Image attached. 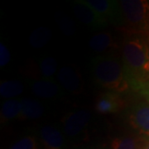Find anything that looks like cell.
Segmentation results:
<instances>
[{
    "label": "cell",
    "mask_w": 149,
    "mask_h": 149,
    "mask_svg": "<svg viewBox=\"0 0 149 149\" xmlns=\"http://www.w3.org/2000/svg\"><path fill=\"white\" fill-rule=\"evenodd\" d=\"M91 73L96 84L110 91L120 94L131 86L124 65L113 56H99L92 59Z\"/></svg>",
    "instance_id": "cell-1"
},
{
    "label": "cell",
    "mask_w": 149,
    "mask_h": 149,
    "mask_svg": "<svg viewBox=\"0 0 149 149\" xmlns=\"http://www.w3.org/2000/svg\"><path fill=\"white\" fill-rule=\"evenodd\" d=\"M123 63L128 72L131 85L140 88L143 77L149 74V47L139 37L128 38L123 46Z\"/></svg>",
    "instance_id": "cell-2"
},
{
    "label": "cell",
    "mask_w": 149,
    "mask_h": 149,
    "mask_svg": "<svg viewBox=\"0 0 149 149\" xmlns=\"http://www.w3.org/2000/svg\"><path fill=\"white\" fill-rule=\"evenodd\" d=\"M125 27L129 32H149V2L145 0L119 1Z\"/></svg>",
    "instance_id": "cell-3"
},
{
    "label": "cell",
    "mask_w": 149,
    "mask_h": 149,
    "mask_svg": "<svg viewBox=\"0 0 149 149\" xmlns=\"http://www.w3.org/2000/svg\"><path fill=\"white\" fill-rule=\"evenodd\" d=\"M91 119V113L86 109L70 112L62 119V131L70 139H78L85 134Z\"/></svg>",
    "instance_id": "cell-4"
},
{
    "label": "cell",
    "mask_w": 149,
    "mask_h": 149,
    "mask_svg": "<svg viewBox=\"0 0 149 149\" xmlns=\"http://www.w3.org/2000/svg\"><path fill=\"white\" fill-rule=\"evenodd\" d=\"M84 3L104 17L109 23L123 27V16L120 3L115 0H83Z\"/></svg>",
    "instance_id": "cell-5"
},
{
    "label": "cell",
    "mask_w": 149,
    "mask_h": 149,
    "mask_svg": "<svg viewBox=\"0 0 149 149\" xmlns=\"http://www.w3.org/2000/svg\"><path fill=\"white\" fill-rule=\"evenodd\" d=\"M71 7L75 17L86 27L93 29H102L106 27L109 24L104 17L85 3L83 0L74 1Z\"/></svg>",
    "instance_id": "cell-6"
},
{
    "label": "cell",
    "mask_w": 149,
    "mask_h": 149,
    "mask_svg": "<svg viewBox=\"0 0 149 149\" xmlns=\"http://www.w3.org/2000/svg\"><path fill=\"white\" fill-rule=\"evenodd\" d=\"M130 125L139 133L149 137V103L141 101L135 104L128 113Z\"/></svg>",
    "instance_id": "cell-7"
},
{
    "label": "cell",
    "mask_w": 149,
    "mask_h": 149,
    "mask_svg": "<svg viewBox=\"0 0 149 149\" xmlns=\"http://www.w3.org/2000/svg\"><path fill=\"white\" fill-rule=\"evenodd\" d=\"M56 78L60 85L71 94H80L83 90V80L80 73L70 66L59 69Z\"/></svg>",
    "instance_id": "cell-8"
},
{
    "label": "cell",
    "mask_w": 149,
    "mask_h": 149,
    "mask_svg": "<svg viewBox=\"0 0 149 149\" xmlns=\"http://www.w3.org/2000/svg\"><path fill=\"white\" fill-rule=\"evenodd\" d=\"M123 100L118 93L109 91L101 94L95 102V110L101 114L114 113L120 111L123 107Z\"/></svg>",
    "instance_id": "cell-9"
},
{
    "label": "cell",
    "mask_w": 149,
    "mask_h": 149,
    "mask_svg": "<svg viewBox=\"0 0 149 149\" xmlns=\"http://www.w3.org/2000/svg\"><path fill=\"white\" fill-rule=\"evenodd\" d=\"M30 90L38 98L50 100L61 95V86L54 80H37L30 83Z\"/></svg>",
    "instance_id": "cell-10"
},
{
    "label": "cell",
    "mask_w": 149,
    "mask_h": 149,
    "mask_svg": "<svg viewBox=\"0 0 149 149\" xmlns=\"http://www.w3.org/2000/svg\"><path fill=\"white\" fill-rule=\"evenodd\" d=\"M44 149H63L65 139L63 133L53 125H45L39 131Z\"/></svg>",
    "instance_id": "cell-11"
},
{
    "label": "cell",
    "mask_w": 149,
    "mask_h": 149,
    "mask_svg": "<svg viewBox=\"0 0 149 149\" xmlns=\"http://www.w3.org/2000/svg\"><path fill=\"white\" fill-rule=\"evenodd\" d=\"M44 111L45 109L41 102L29 98L22 99L21 119L33 120L40 118L43 115Z\"/></svg>",
    "instance_id": "cell-12"
},
{
    "label": "cell",
    "mask_w": 149,
    "mask_h": 149,
    "mask_svg": "<svg viewBox=\"0 0 149 149\" xmlns=\"http://www.w3.org/2000/svg\"><path fill=\"white\" fill-rule=\"evenodd\" d=\"M22 99H12L6 100L1 109L2 123L8 122L21 117Z\"/></svg>",
    "instance_id": "cell-13"
},
{
    "label": "cell",
    "mask_w": 149,
    "mask_h": 149,
    "mask_svg": "<svg viewBox=\"0 0 149 149\" xmlns=\"http://www.w3.org/2000/svg\"><path fill=\"white\" fill-rule=\"evenodd\" d=\"M113 39L111 33L102 32L95 34L89 41V47L92 51L102 52L113 46Z\"/></svg>",
    "instance_id": "cell-14"
},
{
    "label": "cell",
    "mask_w": 149,
    "mask_h": 149,
    "mask_svg": "<svg viewBox=\"0 0 149 149\" xmlns=\"http://www.w3.org/2000/svg\"><path fill=\"white\" fill-rule=\"evenodd\" d=\"M24 91V86L18 80H4L0 84V95L3 98L12 100L21 95Z\"/></svg>",
    "instance_id": "cell-15"
},
{
    "label": "cell",
    "mask_w": 149,
    "mask_h": 149,
    "mask_svg": "<svg viewBox=\"0 0 149 149\" xmlns=\"http://www.w3.org/2000/svg\"><path fill=\"white\" fill-rule=\"evenodd\" d=\"M52 38L51 30L46 27H37L29 37V44L33 48H42L47 46Z\"/></svg>",
    "instance_id": "cell-16"
},
{
    "label": "cell",
    "mask_w": 149,
    "mask_h": 149,
    "mask_svg": "<svg viewBox=\"0 0 149 149\" xmlns=\"http://www.w3.org/2000/svg\"><path fill=\"white\" fill-rule=\"evenodd\" d=\"M58 63L53 56H45L39 61V71L46 80H52L58 72Z\"/></svg>",
    "instance_id": "cell-17"
},
{
    "label": "cell",
    "mask_w": 149,
    "mask_h": 149,
    "mask_svg": "<svg viewBox=\"0 0 149 149\" xmlns=\"http://www.w3.org/2000/svg\"><path fill=\"white\" fill-rule=\"evenodd\" d=\"M139 142L131 135H123L112 140L111 149H138Z\"/></svg>",
    "instance_id": "cell-18"
},
{
    "label": "cell",
    "mask_w": 149,
    "mask_h": 149,
    "mask_svg": "<svg viewBox=\"0 0 149 149\" xmlns=\"http://www.w3.org/2000/svg\"><path fill=\"white\" fill-rule=\"evenodd\" d=\"M9 149H37V140L32 136H25L15 142Z\"/></svg>",
    "instance_id": "cell-19"
},
{
    "label": "cell",
    "mask_w": 149,
    "mask_h": 149,
    "mask_svg": "<svg viewBox=\"0 0 149 149\" xmlns=\"http://www.w3.org/2000/svg\"><path fill=\"white\" fill-rule=\"evenodd\" d=\"M11 55L9 50L3 42L0 43V66L3 67L9 63Z\"/></svg>",
    "instance_id": "cell-20"
},
{
    "label": "cell",
    "mask_w": 149,
    "mask_h": 149,
    "mask_svg": "<svg viewBox=\"0 0 149 149\" xmlns=\"http://www.w3.org/2000/svg\"><path fill=\"white\" fill-rule=\"evenodd\" d=\"M61 23H59L62 32H64L67 35H71L74 32V25L70 19H65L64 17L61 18Z\"/></svg>",
    "instance_id": "cell-21"
},
{
    "label": "cell",
    "mask_w": 149,
    "mask_h": 149,
    "mask_svg": "<svg viewBox=\"0 0 149 149\" xmlns=\"http://www.w3.org/2000/svg\"><path fill=\"white\" fill-rule=\"evenodd\" d=\"M142 91V94L144 98L147 100V102L149 103V83H144L139 88Z\"/></svg>",
    "instance_id": "cell-22"
},
{
    "label": "cell",
    "mask_w": 149,
    "mask_h": 149,
    "mask_svg": "<svg viewBox=\"0 0 149 149\" xmlns=\"http://www.w3.org/2000/svg\"><path fill=\"white\" fill-rule=\"evenodd\" d=\"M144 149H149V143L146 146H145V148H144Z\"/></svg>",
    "instance_id": "cell-23"
},
{
    "label": "cell",
    "mask_w": 149,
    "mask_h": 149,
    "mask_svg": "<svg viewBox=\"0 0 149 149\" xmlns=\"http://www.w3.org/2000/svg\"><path fill=\"white\" fill-rule=\"evenodd\" d=\"M86 149H102V148H86Z\"/></svg>",
    "instance_id": "cell-24"
}]
</instances>
